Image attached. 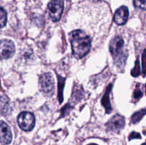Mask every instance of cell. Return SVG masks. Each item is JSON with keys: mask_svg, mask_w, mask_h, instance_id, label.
Listing matches in <instances>:
<instances>
[{"mask_svg": "<svg viewBox=\"0 0 146 145\" xmlns=\"http://www.w3.org/2000/svg\"><path fill=\"white\" fill-rule=\"evenodd\" d=\"M140 66H139V62L138 61H136L135 62V68L133 69V71H131V75L134 77L138 76L140 74Z\"/></svg>", "mask_w": 146, "mask_h": 145, "instance_id": "obj_16", "label": "cell"}, {"mask_svg": "<svg viewBox=\"0 0 146 145\" xmlns=\"http://www.w3.org/2000/svg\"><path fill=\"white\" fill-rule=\"evenodd\" d=\"M142 92H141V89H139V85H138L133 92V98H135V100H138L142 97Z\"/></svg>", "mask_w": 146, "mask_h": 145, "instance_id": "obj_17", "label": "cell"}, {"mask_svg": "<svg viewBox=\"0 0 146 145\" xmlns=\"http://www.w3.org/2000/svg\"><path fill=\"white\" fill-rule=\"evenodd\" d=\"M142 145H146V143H144V144H143Z\"/></svg>", "mask_w": 146, "mask_h": 145, "instance_id": "obj_21", "label": "cell"}, {"mask_svg": "<svg viewBox=\"0 0 146 145\" xmlns=\"http://www.w3.org/2000/svg\"><path fill=\"white\" fill-rule=\"evenodd\" d=\"M111 88H112V85H109V86L107 88L105 94L103 96L102 100H101V103H102L103 106L105 107L106 111V113H111V112L112 111V107H111V102H110L109 99V95L110 92L111 91Z\"/></svg>", "mask_w": 146, "mask_h": 145, "instance_id": "obj_10", "label": "cell"}, {"mask_svg": "<svg viewBox=\"0 0 146 145\" xmlns=\"http://www.w3.org/2000/svg\"><path fill=\"white\" fill-rule=\"evenodd\" d=\"M72 53L78 59L84 58L89 52L91 47V39L84 31L75 30L69 34Z\"/></svg>", "mask_w": 146, "mask_h": 145, "instance_id": "obj_1", "label": "cell"}, {"mask_svg": "<svg viewBox=\"0 0 146 145\" xmlns=\"http://www.w3.org/2000/svg\"><path fill=\"white\" fill-rule=\"evenodd\" d=\"M128 16H129V11L128 7L123 6L115 11L113 20L115 24L118 25H123L126 23Z\"/></svg>", "mask_w": 146, "mask_h": 145, "instance_id": "obj_9", "label": "cell"}, {"mask_svg": "<svg viewBox=\"0 0 146 145\" xmlns=\"http://www.w3.org/2000/svg\"><path fill=\"white\" fill-rule=\"evenodd\" d=\"M19 127L22 130L29 132L32 130L35 126V117L32 113L29 112H22L19 115L17 118Z\"/></svg>", "mask_w": 146, "mask_h": 145, "instance_id": "obj_4", "label": "cell"}, {"mask_svg": "<svg viewBox=\"0 0 146 145\" xmlns=\"http://www.w3.org/2000/svg\"><path fill=\"white\" fill-rule=\"evenodd\" d=\"M15 53V46L14 43L10 40L3 39L1 41V59H9Z\"/></svg>", "mask_w": 146, "mask_h": 145, "instance_id": "obj_6", "label": "cell"}, {"mask_svg": "<svg viewBox=\"0 0 146 145\" xmlns=\"http://www.w3.org/2000/svg\"><path fill=\"white\" fill-rule=\"evenodd\" d=\"M124 40L119 36H116L111 39L109 44V50L115 59V63L118 66H123L126 61L127 55L124 51Z\"/></svg>", "mask_w": 146, "mask_h": 145, "instance_id": "obj_2", "label": "cell"}, {"mask_svg": "<svg viewBox=\"0 0 146 145\" xmlns=\"http://www.w3.org/2000/svg\"><path fill=\"white\" fill-rule=\"evenodd\" d=\"M133 4L137 8L146 10V0H133Z\"/></svg>", "mask_w": 146, "mask_h": 145, "instance_id": "obj_15", "label": "cell"}, {"mask_svg": "<svg viewBox=\"0 0 146 145\" xmlns=\"http://www.w3.org/2000/svg\"><path fill=\"white\" fill-rule=\"evenodd\" d=\"M143 67L144 72L146 73V50L143 54Z\"/></svg>", "mask_w": 146, "mask_h": 145, "instance_id": "obj_19", "label": "cell"}, {"mask_svg": "<svg viewBox=\"0 0 146 145\" xmlns=\"http://www.w3.org/2000/svg\"><path fill=\"white\" fill-rule=\"evenodd\" d=\"M0 140L2 144H9L12 140V133L11 129L4 121H1L0 125Z\"/></svg>", "mask_w": 146, "mask_h": 145, "instance_id": "obj_8", "label": "cell"}, {"mask_svg": "<svg viewBox=\"0 0 146 145\" xmlns=\"http://www.w3.org/2000/svg\"><path fill=\"white\" fill-rule=\"evenodd\" d=\"M58 100H59V102L61 103L63 101V96H62V91L63 88L64 86V82H65V78H61V76L58 75Z\"/></svg>", "mask_w": 146, "mask_h": 145, "instance_id": "obj_12", "label": "cell"}, {"mask_svg": "<svg viewBox=\"0 0 146 145\" xmlns=\"http://www.w3.org/2000/svg\"><path fill=\"white\" fill-rule=\"evenodd\" d=\"M88 145H97V144H88Z\"/></svg>", "mask_w": 146, "mask_h": 145, "instance_id": "obj_20", "label": "cell"}, {"mask_svg": "<svg viewBox=\"0 0 146 145\" xmlns=\"http://www.w3.org/2000/svg\"><path fill=\"white\" fill-rule=\"evenodd\" d=\"M0 15H1V18H0V21H1V28H4L6 24H7V12H6L5 10L3 8H1V10H0Z\"/></svg>", "mask_w": 146, "mask_h": 145, "instance_id": "obj_14", "label": "cell"}, {"mask_svg": "<svg viewBox=\"0 0 146 145\" xmlns=\"http://www.w3.org/2000/svg\"><path fill=\"white\" fill-rule=\"evenodd\" d=\"M146 110L145 109H142L141 111H138V112H135V114H133V115L132 116V122L133 123H136L138 122L141 119L143 118V117L145 115Z\"/></svg>", "mask_w": 146, "mask_h": 145, "instance_id": "obj_13", "label": "cell"}, {"mask_svg": "<svg viewBox=\"0 0 146 145\" xmlns=\"http://www.w3.org/2000/svg\"><path fill=\"white\" fill-rule=\"evenodd\" d=\"M125 126V119L123 116L116 115L113 117L106 124L107 129L109 131L118 132Z\"/></svg>", "mask_w": 146, "mask_h": 145, "instance_id": "obj_7", "label": "cell"}, {"mask_svg": "<svg viewBox=\"0 0 146 145\" xmlns=\"http://www.w3.org/2000/svg\"><path fill=\"white\" fill-rule=\"evenodd\" d=\"M39 89L44 95L52 96L55 90V85L53 75L50 72H45L39 78Z\"/></svg>", "mask_w": 146, "mask_h": 145, "instance_id": "obj_3", "label": "cell"}, {"mask_svg": "<svg viewBox=\"0 0 146 145\" xmlns=\"http://www.w3.org/2000/svg\"><path fill=\"white\" fill-rule=\"evenodd\" d=\"M64 11L63 0H51L48 4V12L53 21H59Z\"/></svg>", "mask_w": 146, "mask_h": 145, "instance_id": "obj_5", "label": "cell"}, {"mask_svg": "<svg viewBox=\"0 0 146 145\" xmlns=\"http://www.w3.org/2000/svg\"><path fill=\"white\" fill-rule=\"evenodd\" d=\"M9 109V100L8 97L5 95H1V115H4L8 113Z\"/></svg>", "mask_w": 146, "mask_h": 145, "instance_id": "obj_11", "label": "cell"}, {"mask_svg": "<svg viewBox=\"0 0 146 145\" xmlns=\"http://www.w3.org/2000/svg\"><path fill=\"white\" fill-rule=\"evenodd\" d=\"M141 135H140L139 133H137V132H133L132 133L130 134L129 136V140H131V139H141Z\"/></svg>", "mask_w": 146, "mask_h": 145, "instance_id": "obj_18", "label": "cell"}]
</instances>
